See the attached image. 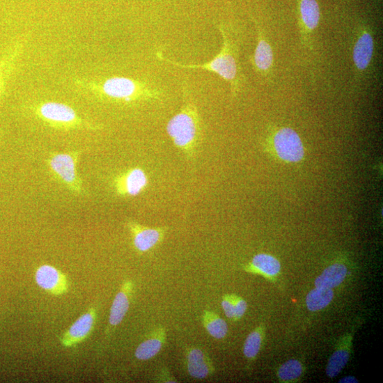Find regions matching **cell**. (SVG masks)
Segmentation results:
<instances>
[{
  "label": "cell",
  "instance_id": "obj_16",
  "mask_svg": "<svg viewBox=\"0 0 383 383\" xmlns=\"http://www.w3.org/2000/svg\"><path fill=\"white\" fill-rule=\"evenodd\" d=\"M298 11L302 30L311 35L319 26L321 13L317 0H299Z\"/></svg>",
  "mask_w": 383,
  "mask_h": 383
},
{
  "label": "cell",
  "instance_id": "obj_26",
  "mask_svg": "<svg viewBox=\"0 0 383 383\" xmlns=\"http://www.w3.org/2000/svg\"><path fill=\"white\" fill-rule=\"evenodd\" d=\"M3 84H4V72L3 70V66H0V95L2 94Z\"/></svg>",
  "mask_w": 383,
  "mask_h": 383
},
{
  "label": "cell",
  "instance_id": "obj_23",
  "mask_svg": "<svg viewBox=\"0 0 383 383\" xmlns=\"http://www.w3.org/2000/svg\"><path fill=\"white\" fill-rule=\"evenodd\" d=\"M263 335V328L262 326H259L247 336L244 345L243 352L244 356L249 360H254L259 354L262 347Z\"/></svg>",
  "mask_w": 383,
  "mask_h": 383
},
{
  "label": "cell",
  "instance_id": "obj_18",
  "mask_svg": "<svg viewBox=\"0 0 383 383\" xmlns=\"http://www.w3.org/2000/svg\"><path fill=\"white\" fill-rule=\"evenodd\" d=\"M258 45L252 62L256 70L261 74L271 71L274 65V52L272 46L264 38L260 31H258Z\"/></svg>",
  "mask_w": 383,
  "mask_h": 383
},
{
  "label": "cell",
  "instance_id": "obj_21",
  "mask_svg": "<svg viewBox=\"0 0 383 383\" xmlns=\"http://www.w3.org/2000/svg\"><path fill=\"white\" fill-rule=\"evenodd\" d=\"M334 298L332 289L315 288L306 297V308L311 312H318L327 308Z\"/></svg>",
  "mask_w": 383,
  "mask_h": 383
},
{
  "label": "cell",
  "instance_id": "obj_3",
  "mask_svg": "<svg viewBox=\"0 0 383 383\" xmlns=\"http://www.w3.org/2000/svg\"><path fill=\"white\" fill-rule=\"evenodd\" d=\"M93 88L100 97L123 103L157 100L160 95L157 90L150 89L145 84L126 77H112L95 84Z\"/></svg>",
  "mask_w": 383,
  "mask_h": 383
},
{
  "label": "cell",
  "instance_id": "obj_8",
  "mask_svg": "<svg viewBox=\"0 0 383 383\" xmlns=\"http://www.w3.org/2000/svg\"><path fill=\"white\" fill-rule=\"evenodd\" d=\"M97 318V309L92 306L63 334L60 338L62 346L65 348H71L85 341L92 334Z\"/></svg>",
  "mask_w": 383,
  "mask_h": 383
},
{
  "label": "cell",
  "instance_id": "obj_14",
  "mask_svg": "<svg viewBox=\"0 0 383 383\" xmlns=\"http://www.w3.org/2000/svg\"><path fill=\"white\" fill-rule=\"evenodd\" d=\"M167 340L164 327L160 326L153 331L150 336L141 342L135 351L136 359L142 361L155 358L162 351Z\"/></svg>",
  "mask_w": 383,
  "mask_h": 383
},
{
  "label": "cell",
  "instance_id": "obj_13",
  "mask_svg": "<svg viewBox=\"0 0 383 383\" xmlns=\"http://www.w3.org/2000/svg\"><path fill=\"white\" fill-rule=\"evenodd\" d=\"M185 362L189 375L195 379H205L215 371L211 359L204 351L198 348L186 349Z\"/></svg>",
  "mask_w": 383,
  "mask_h": 383
},
{
  "label": "cell",
  "instance_id": "obj_20",
  "mask_svg": "<svg viewBox=\"0 0 383 383\" xmlns=\"http://www.w3.org/2000/svg\"><path fill=\"white\" fill-rule=\"evenodd\" d=\"M221 304L226 318L235 322L244 316L248 308L247 301L237 295H224Z\"/></svg>",
  "mask_w": 383,
  "mask_h": 383
},
{
  "label": "cell",
  "instance_id": "obj_17",
  "mask_svg": "<svg viewBox=\"0 0 383 383\" xmlns=\"http://www.w3.org/2000/svg\"><path fill=\"white\" fill-rule=\"evenodd\" d=\"M352 336H345L340 342V346L330 357L326 373L328 377L334 378L346 367L349 362L352 350Z\"/></svg>",
  "mask_w": 383,
  "mask_h": 383
},
{
  "label": "cell",
  "instance_id": "obj_22",
  "mask_svg": "<svg viewBox=\"0 0 383 383\" xmlns=\"http://www.w3.org/2000/svg\"><path fill=\"white\" fill-rule=\"evenodd\" d=\"M203 324L208 333L216 339H223L228 334L226 322L212 311H205L202 317Z\"/></svg>",
  "mask_w": 383,
  "mask_h": 383
},
{
  "label": "cell",
  "instance_id": "obj_24",
  "mask_svg": "<svg viewBox=\"0 0 383 383\" xmlns=\"http://www.w3.org/2000/svg\"><path fill=\"white\" fill-rule=\"evenodd\" d=\"M302 373V364L297 360H290L279 368L278 376L284 382H290L298 379Z\"/></svg>",
  "mask_w": 383,
  "mask_h": 383
},
{
  "label": "cell",
  "instance_id": "obj_5",
  "mask_svg": "<svg viewBox=\"0 0 383 383\" xmlns=\"http://www.w3.org/2000/svg\"><path fill=\"white\" fill-rule=\"evenodd\" d=\"M80 153H54L47 160V166L55 180L64 185L72 194L81 195L84 182L78 172Z\"/></svg>",
  "mask_w": 383,
  "mask_h": 383
},
{
  "label": "cell",
  "instance_id": "obj_7",
  "mask_svg": "<svg viewBox=\"0 0 383 383\" xmlns=\"http://www.w3.org/2000/svg\"><path fill=\"white\" fill-rule=\"evenodd\" d=\"M148 185V178L141 168L130 169L114 178L113 185L118 196L136 197L143 193Z\"/></svg>",
  "mask_w": 383,
  "mask_h": 383
},
{
  "label": "cell",
  "instance_id": "obj_12",
  "mask_svg": "<svg viewBox=\"0 0 383 383\" xmlns=\"http://www.w3.org/2000/svg\"><path fill=\"white\" fill-rule=\"evenodd\" d=\"M375 50L374 38L368 26L363 25L354 46L352 58L357 71L364 74L368 71L373 61Z\"/></svg>",
  "mask_w": 383,
  "mask_h": 383
},
{
  "label": "cell",
  "instance_id": "obj_11",
  "mask_svg": "<svg viewBox=\"0 0 383 383\" xmlns=\"http://www.w3.org/2000/svg\"><path fill=\"white\" fill-rule=\"evenodd\" d=\"M134 288L133 281L126 279L123 283L120 290L115 296L110 309L109 323L106 330L107 336L111 334L112 331L119 326L126 317L130 308Z\"/></svg>",
  "mask_w": 383,
  "mask_h": 383
},
{
  "label": "cell",
  "instance_id": "obj_2",
  "mask_svg": "<svg viewBox=\"0 0 383 383\" xmlns=\"http://www.w3.org/2000/svg\"><path fill=\"white\" fill-rule=\"evenodd\" d=\"M222 36L223 46L219 53L211 61L196 65H185L173 62L158 52L157 56L173 65L182 68L204 69L214 72L225 81L231 85L233 93H235L239 88V65L237 61V47L233 42L226 30L221 26L219 27Z\"/></svg>",
  "mask_w": 383,
  "mask_h": 383
},
{
  "label": "cell",
  "instance_id": "obj_19",
  "mask_svg": "<svg viewBox=\"0 0 383 383\" xmlns=\"http://www.w3.org/2000/svg\"><path fill=\"white\" fill-rule=\"evenodd\" d=\"M347 267L341 263H334L327 267L315 282V288L334 289L346 279Z\"/></svg>",
  "mask_w": 383,
  "mask_h": 383
},
{
  "label": "cell",
  "instance_id": "obj_15",
  "mask_svg": "<svg viewBox=\"0 0 383 383\" xmlns=\"http://www.w3.org/2000/svg\"><path fill=\"white\" fill-rule=\"evenodd\" d=\"M244 269L247 272L272 279L280 274L281 265L275 257L265 253H260L256 255L251 263L244 266Z\"/></svg>",
  "mask_w": 383,
  "mask_h": 383
},
{
  "label": "cell",
  "instance_id": "obj_6",
  "mask_svg": "<svg viewBox=\"0 0 383 383\" xmlns=\"http://www.w3.org/2000/svg\"><path fill=\"white\" fill-rule=\"evenodd\" d=\"M278 156L288 162H300L304 155V146L297 133L289 127L279 130L274 137Z\"/></svg>",
  "mask_w": 383,
  "mask_h": 383
},
{
  "label": "cell",
  "instance_id": "obj_1",
  "mask_svg": "<svg viewBox=\"0 0 383 383\" xmlns=\"http://www.w3.org/2000/svg\"><path fill=\"white\" fill-rule=\"evenodd\" d=\"M166 131L173 144L188 159H193L202 138V124L197 107L187 100L168 123Z\"/></svg>",
  "mask_w": 383,
  "mask_h": 383
},
{
  "label": "cell",
  "instance_id": "obj_10",
  "mask_svg": "<svg viewBox=\"0 0 383 383\" xmlns=\"http://www.w3.org/2000/svg\"><path fill=\"white\" fill-rule=\"evenodd\" d=\"M127 226L132 238L134 249L139 253L149 251L164 239V228H149L134 221H128Z\"/></svg>",
  "mask_w": 383,
  "mask_h": 383
},
{
  "label": "cell",
  "instance_id": "obj_9",
  "mask_svg": "<svg viewBox=\"0 0 383 383\" xmlns=\"http://www.w3.org/2000/svg\"><path fill=\"white\" fill-rule=\"evenodd\" d=\"M35 281L38 287L54 296H61L68 292V277L55 266L45 264L37 268Z\"/></svg>",
  "mask_w": 383,
  "mask_h": 383
},
{
  "label": "cell",
  "instance_id": "obj_25",
  "mask_svg": "<svg viewBox=\"0 0 383 383\" xmlns=\"http://www.w3.org/2000/svg\"><path fill=\"white\" fill-rule=\"evenodd\" d=\"M338 382L340 383H357L359 380L354 376L350 375L341 379Z\"/></svg>",
  "mask_w": 383,
  "mask_h": 383
},
{
  "label": "cell",
  "instance_id": "obj_4",
  "mask_svg": "<svg viewBox=\"0 0 383 383\" xmlns=\"http://www.w3.org/2000/svg\"><path fill=\"white\" fill-rule=\"evenodd\" d=\"M35 114L50 127L61 130H95L96 127L82 119L70 106L56 102L38 104Z\"/></svg>",
  "mask_w": 383,
  "mask_h": 383
}]
</instances>
